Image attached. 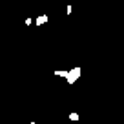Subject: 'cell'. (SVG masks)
<instances>
[{
    "instance_id": "cell-1",
    "label": "cell",
    "mask_w": 124,
    "mask_h": 124,
    "mask_svg": "<svg viewBox=\"0 0 124 124\" xmlns=\"http://www.w3.org/2000/svg\"><path fill=\"white\" fill-rule=\"evenodd\" d=\"M78 77H80V68H73L71 71H68V77H66V78H68V82H70V84H73Z\"/></svg>"
},
{
    "instance_id": "cell-3",
    "label": "cell",
    "mask_w": 124,
    "mask_h": 124,
    "mask_svg": "<svg viewBox=\"0 0 124 124\" xmlns=\"http://www.w3.org/2000/svg\"><path fill=\"white\" fill-rule=\"evenodd\" d=\"M70 119H71V120H78V113H71Z\"/></svg>"
},
{
    "instance_id": "cell-2",
    "label": "cell",
    "mask_w": 124,
    "mask_h": 124,
    "mask_svg": "<svg viewBox=\"0 0 124 124\" xmlns=\"http://www.w3.org/2000/svg\"><path fill=\"white\" fill-rule=\"evenodd\" d=\"M47 22V15H40L39 18H37V26H42V24Z\"/></svg>"
}]
</instances>
